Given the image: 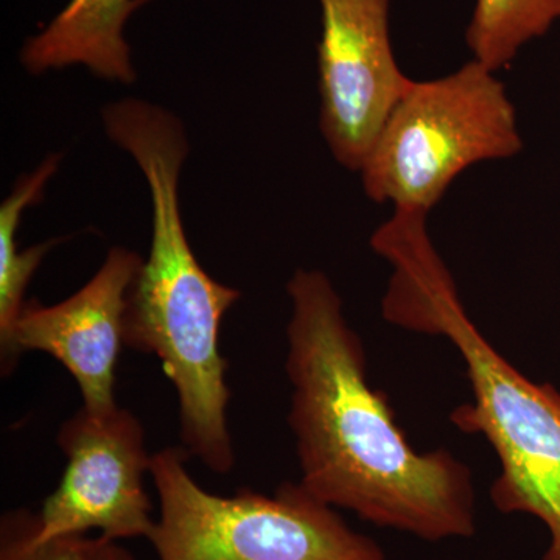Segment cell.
<instances>
[{
    "label": "cell",
    "instance_id": "obj_1",
    "mask_svg": "<svg viewBox=\"0 0 560 560\" xmlns=\"http://www.w3.org/2000/svg\"><path fill=\"white\" fill-rule=\"evenodd\" d=\"M287 291L289 425L301 485L377 528L425 541L470 539L477 506L469 466L445 448L419 453L408 442L385 394L368 381L363 342L323 271L298 270Z\"/></svg>",
    "mask_w": 560,
    "mask_h": 560
},
{
    "label": "cell",
    "instance_id": "obj_2",
    "mask_svg": "<svg viewBox=\"0 0 560 560\" xmlns=\"http://www.w3.org/2000/svg\"><path fill=\"white\" fill-rule=\"evenodd\" d=\"M102 116L108 138L139 165L153 205L149 257L128 293L125 346L161 361L178 396L184 451L213 474L228 475L235 448L220 330L241 291L213 279L187 241L178 195L189 153L184 125L171 110L140 98L109 103Z\"/></svg>",
    "mask_w": 560,
    "mask_h": 560
},
{
    "label": "cell",
    "instance_id": "obj_3",
    "mask_svg": "<svg viewBox=\"0 0 560 560\" xmlns=\"http://www.w3.org/2000/svg\"><path fill=\"white\" fill-rule=\"evenodd\" d=\"M371 243L393 267L382 301L385 319L447 338L463 359L474 400L451 419L464 433L481 434L500 460L493 506L544 523L550 544L541 560H560V390L529 381L471 323L425 219L394 215Z\"/></svg>",
    "mask_w": 560,
    "mask_h": 560
},
{
    "label": "cell",
    "instance_id": "obj_4",
    "mask_svg": "<svg viewBox=\"0 0 560 560\" xmlns=\"http://www.w3.org/2000/svg\"><path fill=\"white\" fill-rule=\"evenodd\" d=\"M183 447L151 456L160 501L150 544L160 560H386L366 534L301 482L272 495L241 489L223 497L202 489L187 469Z\"/></svg>",
    "mask_w": 560,
    "mask_h": 560
},
{
    "label": "cell",
    "instance_id": "obj_5",
    "mask_svg": "<svg viewBox=\"0 0 560 560\" xmlns=\"http://www.w3.org/2000/svg\"><path fill=\"white\" fill-rule=\"evenodd\" d=\"M495 73L470 60L441 79L412 80L361 165L370 200L427 217L471 165L521 153L515 108Z\"/></svg>",
    "mask_w": 560,
    "mask_h": 560
},
{
    "label": "cell",
    "instance_id": "obj_6",
    "mask_svg": "<svg viewBox=\"0 0 560 560\" xmlns=\"http://www.w3.org/2000/svg\"><path fill=\"white\" fill-rule=\"evenodd\" d=\"M57 444L66 469L38 512V539L97 530L110 541L150 540L156 521L145 477L153 455L138 416L81 407L58 430Z\"/></svg>",
    "mask_w": 560,
    "mask_h": 560
},
{
    "label": "cell",
    "instance_id": "obj_7",
    "mask_svg": "<svg viewBox=\"0 0 560 560\" xmlns=\"http://www.w3.org/2000/svg\"><path fill=\"white\" fill-rule=\"evenodd\" d=\"M319 127L335 160L360 172L411 86L394 55L390 0H318Z\"/></svg>",
    "mask_w": 560,
    "mask_h": 560
},
{
    "label": "cell",
    "instance_id": "obj_8",
    "mask_svg": "<svg viewBox=\"0 0 560 560\" xmlns=\"http://www.w3.org/2000/svg\"><path fill=\"white\" fill-rule=\"evenodd\" d=\"M142 264L135 250L114 246L101 270L68 300L55 305L25 302L0 342L2 375H10L25 352L49 353L75 378L81 407L92 412L119 407L116 371L125 346V311Z\"/></svg>",
    "mask_w": 560,
    "mask_h": 560
},
{
    "label": "cell",
    "instance_id": "obj_9",
    "mask_svg": "<svg viewBox=\"0 0 560 560\" xmlns=\"http://www.w3.org/2000/svg\"><path fill=\"white\" fill-rule=\"evenodd\" d=\"M149 0H69L35 36L25 40L21 62L33 75L84 66L101 79L135 83L125 25Z\"/></svg>",
    "mask_w": 560,
    "mask_h": 560
},
{
    "label": "cell",
    "instance_id": "obj_10",
    "mask_svg": "<svg viewBox=\"0 0 560 560\" xmlns=\"http://www.w3.org/2000/svg\"><path fill=\"white\" fill-rule=\"evenodd\" d=\"M60 154H49L39 167L21 176L13 191L0 206V342L9 337L25 305V291L44 257L54 246L66 241H50L20 249L18 232L25 209L43 200L44 189L60 167Z\"/></svg>",
    "mask_w": 560,
    "mask_h": 560
},
{
    "label": "cell",
    "instance_id": "obj_11",
    "mask_svg": "<svg viewBox=\"0 0 560 560\" xmlns=\"http://www.w3.org/2000/svg\"><path fill=\"white\" fill-rule=\"evenodd\" d=\"M560 21V0H477L467 25L471 60L499 72Z\"/></svg>",
    "mask_w": 560,
    "mask_h": 560
},
{
    "label": "cell",
    "instance_id": "obj_12",
    "mask_svg": "<svg viewBox=\"0 0 560 560\" xmlns=\"http://www.w3.org/2000/svg\"><path fill=\"white\" fill-rule=\"evenodd\" d=\"M35 512H7L0 522V560H97L98 537L90 534L38 539Z\"/></svg>",
    "mask_w": 560,
    "mask_h": 560
},
{
    "label": "cell",
    "instance_id": "obj_13",
    "mask_svg": "<svg viewBox=\"0 0 560 560\" xmlns=\"http://www.w3.org/2000/svg\"><path fill=\"white\" fill-rule=\"evenodd\" d=\"M97 560H138L131 551L121 547L119 541L102 539L98 536Z\"/></svg>",
    "mask_w": 560,
    "mask_h": 560
}]
</instances>
